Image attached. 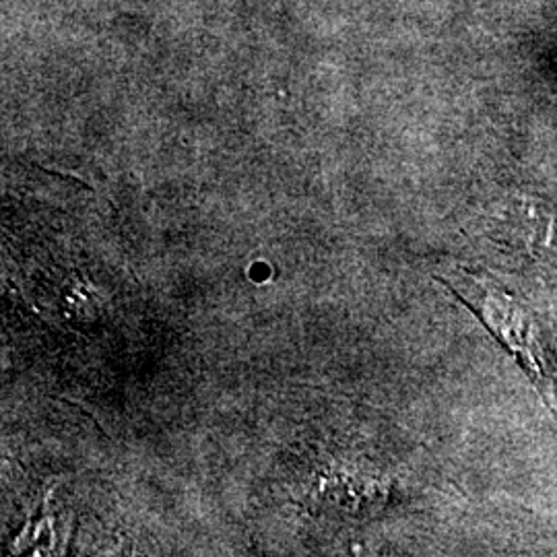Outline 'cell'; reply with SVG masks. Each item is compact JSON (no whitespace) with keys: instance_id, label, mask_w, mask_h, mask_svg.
<instances>
[{"instance_id":"cell-1","label":"cell","mask_w":557,"mask_h":557,"mask_svg":"<svg viewBox=\"0 0 557 557\" xmlns=\"http://www.w3.org/2000/svg\"><path fill=\"white\" fill-rule=\"evenodd\" d=\"M469 294L455 292L498 337L522 368L543 382H556L557 347L545 324L520 299L469 278Z\"/></svg>"}]
</instances>
